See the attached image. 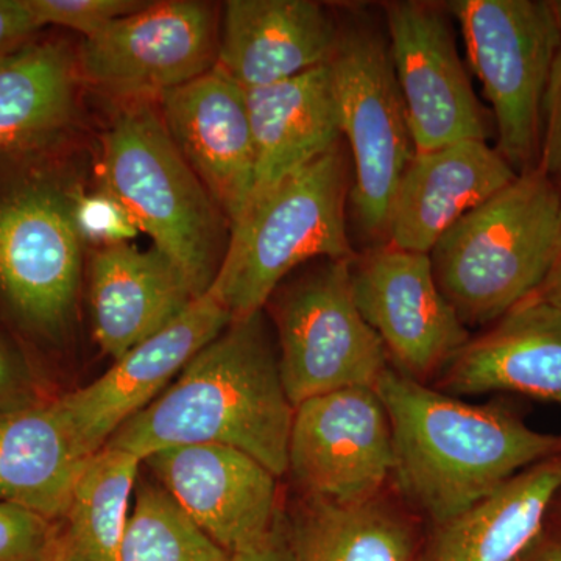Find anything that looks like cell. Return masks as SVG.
I'll use <instances>...</instances> for the list:
<instances>
[{"label": "cell", "instance_id": "1", "mask_svg": "<svg viewBox=\"0 0 561 561\" xmlns=\"http://www.w3.org/2000/svg\"><path fill=\"white\" fill-rule=\"evenodd\" d=\"M393 434L394 489L431 519L448 522L519 472L561 456V435L527 426L501 405H476L387 368L376 382Z\"/></svg>", "mask_w": 561, "mask_h": 561}, {"label": "cell", "instance_id": "2", "mask_svg": "<svg viewBox=\"0 0 561 561\" xmlns=\"http://www.w3.org/2000/svg\"><path fill=\"white\" fill-rule=\"evenodd\" d=\"M294 412L278 348L260 311L231 320L175 383L125 421L105 446L140 460L172 446H231L280 478L289 467Z\"/></svg>", "mask_w": 561, "mask_h": 561}, {"label": "cell", "instance_id": "3", "mask_svg": "<svg viewBox=\"0 0 561 561\" xmlns=\"http://www.w3.org/2000/svg\"><path fill=\"white\" fill-rule=\"evenodd\" d=\"M561 186L540 168L461 217L430 257L435 283L461 323H496L537 294L559 238Z\"/></svg>", "mask_w": 561, "mask_h": 561}, {"label": "cell", "instance_id": "4", "mask_svg": "<svg viewBox=\"0 0 561 561\" xmlns=\"http://www.w3.org/2000/svg\"><path fill=\"white\" fill-rule=\"evenodd\" d=\"M350 158L342 142L254 198L230 227L210 294L232 320L264 309L305 262L354 260L346 230Z\"/></svg>", "mask_w": 561, "mask_h": 561}, {"label": "cell", "instance_id": "5", "mask_svg": "<svg viewBox=\"0 0 561 561\" xmlns=\"http://www.w3.org/2000/svg\"><path fill=\"white\" fill-rule=\"evenodd\" d=\"M102 191L175 265L194 298L216 279L224 216L153 110L124 111L102 139ZM227 219V217H225Z\"/></svg>", "mask_w": 561, "mask_h": 561}, {"label": "cell", "instance_id": "6", "mask_svg": "<svg viewBox=\"0 0 561 561\" xmlns=\"http://www.w3.org/2000/svg\"><path fill=\"white\" fill-rule=\"evenodd\" d=\"M448 10L493 110L494 149L516 173L537 169L542 102L561 46L551 0H456Z\"/></svg>", "mask_w": 561, "mask_h": 561}, {"label": "cell", "instance_id": "7", "mask_svg": "<svg viewBox=\"0 0 561 561\" xmlns=\"http://www.w3.org/2000/svg\"><path fill=\"white\" fill-rule=\"evenodd\" d=\"M351 261L324 260L275 302L280 379L294 409L331 391L375 387L390 367L354 302Z\"/></svg>", "mask_w": 561, "mask_h": 561}, {"label": "cell", "instance_id": "8", "mask_svg": "<svg viewBox=\"0 0 561 561\" xmlns=\"http://www.w3.org/2000/svg\"><path fill=\"white\" fill-rule=\"evenodd\" d=\"M330 66L353 162L351 203L365 234L387 238L391 198L415 154L387 36L368 25L346 28Z\"/></svg>", "mask_w": 561, "mask_h": 561}, {"label": "cell", "instance_id": "9", "mask_svg": "<svg viewBox=\"0 0 561 561\" xmlns=\"http://www.w3.org/2000/svg\"><path fill=\"white\" fill-rule=\"evenodd\" d=\"M393 434L375 387H353L295 408L289 467L301 496L354 504L378 496L393 471Z\"/></svg>", "mask_w": 561, "mask_h": 561}, {"label": "cell", "instance_id": "10", "mask_svg": "<svg viewBox=\"0 0 561 561\" xmlns=\"http://www.w3.org/2000/svg\"><path fill=\"white\" fill-rule=\"evenodd\" d=\"M351 289L394 370L415 381L437 378L471 341L435 283L430 254L378 247L351 261Z\"/></svg>", "mask_w": 561, "mask_h": 561}, {"label": "cell", "instance_id": "11", "mask_svg": "<svg viewBox=\"0 0 561 561\" xmlns=\"http://www.w3.org/2000/svg\"><path fill=\"white\" fill-rule=\"evenodd\" d=\"M383 13L415 153L486 140L485 111L461 62L448 7L400 0L386 3Z\"/></svg>", "mask_w": 561, "mask_h": 561}, {"label": "cell", "instance_id": "12", "mask_svg": "<svg viewBox=\"0 0 561 561\" xmlns=\"http://www.w3.org/2000/svg\"><path fill=\"white\" fill-rule=\"evenodd\" d=\"M217 27L209 3H146L84 41L80 70L114 94L162 95L216 68Z\"/></svg>", "mask_w": 561, "mask_h": 561}, {"label": "cell", "instance_id": "13", "mask_svg": "<svg viewBox=\"0 0 561 561\" xmlns=\"http://www.w3.org/2000/svg\"><path fill=\"white\" fill-rule=\"evenodd\" d=\"M142 463L187 518L232 556L260 545L278 522V478L231 446H172Z\"/></svg>", "mask_w": 561, "mask_h": 561}, {"label": "cell", "instance_id": "14", "mask_svg": "<svg viewBox=\"0 0 561 561\" xmlns=\"http://www.w3.org/2000/svg\"><path fill=\"white\" fill-rule=\"evenodd\" d=\"M231 320L230 311L208 290L168 327L114 362L101 378L57 400L84 451H101L111 435L160 397L173 376Z\"/></svg>", "mask_w": 561, "mask_h": 561}, {"label": "cell", "instance_id": "15", "mask_svg": "<svg viewBox=\"0 0 561 561\" xmlns=\"http://www.w3.org/2000/svg\"><path fill=\"white\" fill-rule=\"evenodd\" d=\"M80 236L70 203L32 187L0 202V289L39 327H58L79 290Z\"/></svg>", "mask_w": 561, "mask_h": 561}, {"label": "cell", "instance_id": "16", "mask_svg": "<svg viewBox=\"0 0 561 561\" xmlns=\"http://www.w3.org/2000/svg\"><path fill=\"white\" fill-rule=\"evenodd\" d=\"M161 102L173 144L231 227L249 205L256 169L247 91L213 68Z\"/></svg>", "mask_w": 561, "mask_h": 561}, {"label": "cell", "instance_id": "17", "mask_svg": "<svg viewBox=\"0 0 561 561\" xmlns=\"http://www.w3.org/2000/svg\"><path fill=\"white\" fill-rule=\"evenodd\" d=\"M518 176L486 140H461L413 154L391 198L393 249L430 254L438 239Z\"/></svg>", "mask_w": 561, "mask_h": 561}, {"label": "cell", "instance_id": "18", "mask_svg": "<svg viewBox=\"0 0 561 561\" xmlns=\"http://www.w3.org/2000/svg\"><path fill=\"white\" fill-rule=\"evenodd\" d=\"M341 31L311 0L225 2L216 68L243 90L268 87L328 65Z\"/></svg>", "mask_w": 561, "mask_h": 561}, {"label": "cell", "instance_id": "19", "mask_svg": "<svg viewBox=\"0 0 561 561\" xmlns=\"http://www.w3.org/2000/svg\"><path fill=\"white\" fill-rule=\"evenodd\" d=\"M435 382L456 398L511 391L561 404V309L531 295L471 339Z\"/></svg>", "mask_w": 561, "mask_h": 561}, {"label": "cell", "instance_id": "20", "mask_svg": "<svg viewBox=\"0 0 561 561\" xmlns=\"http://www.w3.org/2000/svg\"><path fill=\"white\" fill-rule=\"evenodd\" d=\"M194 300L179 268L154 247L142 251L119 243L92 257L95 337L114 360L168 327Z\"/></svg>", "mask_w": 561, "mask_h": 561}, {"label": "cell", "instance_id": "21", "mask_svg": "<svg viewBox=\"0 0 561 561\" xmlns=\"http://www.w3.org/2000/svg\"><path fill=\"white\" fill-rule=\"evenodd\" d=\"M245 91L256 157L250 205L341 144L343 136L330 62Z\"/></svg>", "mask_w": 561, "mask_h": 561}, {"label": "cell", "instance_id": "22", "mask_svg": "<svg viewBox=\"0 0 561 561\" xmlns=\"http://www.w3.org/2000/svg\"><path fill=\"white\" fill-rule=\"evenodd\" d=\"M90 454L57 401L0 408V502L65 518Z\"/></svg>", "mask_w": 561, "mask_h": 561}, {"label": "cell", "instance_id": "23", "mask_svg": "<svg viewBox=\"0 0 561 561\" xmlns=\"http://www.w3.org/2000/svg\"><path fill=\"white\" fill-rule=\"evenodd\" d=\"M561 491V456L541 461L485 500L437 524L419 561H513L545 530Z\"/></svg>", "mask_w": 561, "mask_h": 561}, {"label": "cell", "instance_id": "24", "mask_svg": "<svg viewBox=\"0 0 561 561\" xmlns=\"http://www.w3.org/2000/svg\"><path fill=\"white\" fill-rule=\"evenodd\" d=\"M289 561H415L411 519L383 494L354 504L300 496L283 508Z\"/></svg>", "mask_w": 561, "mask_h": 561}, {"label": "cell", "instance_id": "25", "mask_svg": "<svg viewBox=\"0 0 561 561\" xmlns=\"http://www.w3.org/2000/svg\"><path fill=\"white\" fill-rule=\"evenodd\" d=\"M140 463L139 457L108 446L88 459L60 527L72 561H122Z\"/></svg>", "mask_w": 561, "mask_h": 561}, {"label": "cell", "instance_id": "26", "mask_svg": "<svg viewBox=\"0 0 561 561\" xmlns=\"http://www.w3.org/2000/svg\"><path fill=\"white\" fill-rule=\"evenodd\" d=\"M72 105V70L58 47H25L0 61V146L61 127Z\"/></svg>", "mask_w": 561, "mask_h": 561}, {"label": "cell", "instance_id": "27", "mask_svg": "<svg viewBox=\"0 0 561 561\" xmlns=\"http://www.w3.org/2000/svg\"><path fill=\"white\" fill-rule=\"evenodd\" d=\"M122 561H232L162 486L144 483L128 516Z\"/></svg>", "mask_w": 561, "mask_h": 561}, {"label": "cell", "instance_id": "28", "mask_svg": "<svg viewBox=\"0 0 561 561\" xmlns=\"http://www.w3.org/2000/svg\"><path fill=\"white\" fill-rule=\"evenodd\" d=\"M39 27L61 25L83 33L88 38L98 35L119 18L135 13L146 2L135 0H27Z\"/></svg>", "mask_w": 561, "mask_h": 561}, {"label": "cell", "instance_id": "29", "mask_svg": "<svg viewBox=\"0 0 561 561\" xmlns=\"http://www.w3.org/2000/svg\"><path fill=\"white\" fill-rule=\"evenodd\" d=\"M70 208L80 239L111 247L128 243L139 232L124 206L106 192L84 195Z\"/></svg>", "mask_w": 561, "mask_h": 561}, {"label": "cell", "instance_id": "30", "mask_svg": "<svg viewBox=\"0 0 561 561\" xmlns=\"http://www.w3.org/2000/svg\"><path fill=\"white\" fill-rule=\"evenodd\" d=\"M57 529L38 513L0 502V561H38Z\"/></svg>", "mask_w": 561, "mask_h": 561}, {"label": "cell", "instance_id": "31", "mask_svg": "<svg viewBox=\"0 0 561 561\" xmlns=\"http://www.w3.org/2000/svg\"><path fill=\"white\" fill-rule=\"evenodd\" d=\"M541 169L561 186V46L553 60L542 102Z\"/></svg>", "mask_w": 561, "mask_h": 561}, {"label": "cell", "instance_id": "32", "mask_svg": "<svg viewBox=\"0 0 561 561\" xmlns=\"http://www.w3.org/2000/svg\"><path fill=\"white\" fill-rule=\"evenodd\" d=\"M38 28L27 0H0V61L20 51Z\"/></svg>", "mask_w": 561, "mask_h": 561}, {"label": "cell", "instance_id": "33", "mask_svg": "<svg viewBox=\"0 0 561 561\" xmlns=\"http://www.w3.org/2000/svg\"><path fill=\"white\" fill-rule=\"evenodd\" d=\"M232 561H289L287 559L286 537H284L283 508L275 527L265 540L253 548L234 553Z\"/></svg>", "mask_w": 561, "mask_h": 561}, {"label": "cell", "instance_id": "34", "mask_svg": "<svg viewBox=\"0 0 561 561\" xmlns=\"http://www.w3.org/2000/svg\"><path fill=\"white\" fill-rule=\"evenodd\" d=\"M513 561H561V535L542 530Z\"/></svg>", "mask_w": 561, "mask_h": 561}, {"label": "cell", "instance_id": "35", "mask_svg": "<svg viewBox=\"0 0 561 561\" xmlns=\"http://www.w3.org/2000/svg\"><path fill=\"white\" fill-rule=\"evenodd\" d=\"M537 295H540L542 300L551 302V305L561 309V209L556 256H553L551 271H549L548 276H546L545 283H542Z\"/></svg>", "mask_w": 561, "mask_h": 561}, {"label": "cell", "instance_id": "36", "mask_svg": "<svg viewBox=\"0 0 561 561\" xmlns=\"http://www.w3.org/2000/svg\"><path fill=\"white\" fill-rule=\"evenodd\" d=\"M38 561H72L70 559L68 548H66L65 540H62L60 527L55 531L46 551L39 557Z\"/></svg>", "mask_w": 561, "mask_h": 561}, {"label": "cell", "instance_id": "37", "mask_svg": "<svg viewBox=\"0 0 561 561\" xmlns=\"http://www.w3.org/2000/svg\"><path fill=\"white\" fill-rule=\"evenodd\" d=\"M14 390V376L9 362L0 353V408H7L11 391Z\"/></svg>", "mask_w": 561, "mask_h": 561}, {"label": "cell", "instance_id": "38", "mask_svg": "<svg viewBox=\"0 0 561 561\" xmlns=\"http://www.w3.org/2000/svg\"><path fill=\"white\" fill-rule=\"evenodd\" d=\"M551 7L553 11V16H556L557 24H559V28L561 32V0H551Z\"/></svg>", "mask_w": 561, "mask_h": 561}]
</instances>
